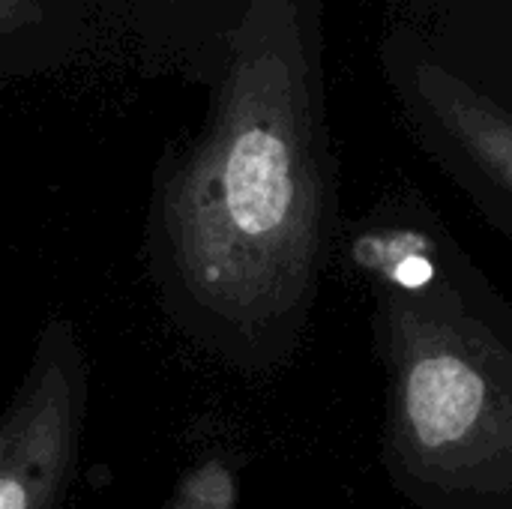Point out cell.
<instances>
[{
  "label": "cell",
  "instance_id": "6da1fadb",
  "mask_svg": "<svg viewBox=\"0 0 512 509\" xmlns=\"http://www.w3.org/2000/svg\"><path fill=\"white\" fill-rule=\"evenodd\" d=\"M165 273L246 357L294 348L318 297L336 192L315 0H246L192 150L171 171Z\"/></svg>",
  "mask_w": 512,
  "mask_h": 509
},
{
  "label": "cell",
  "instance_id": "7a4b0ae2",
  "mask_svg": "<svg viewBox=\"0 0 512 509\" xmlns=\"http://www.w3.org/2000/svg\"><path fill=\"white\" fill-rule=\"evenodd\" d=\"M387 372L384 471L411 509H512V324L480 306L420 228L357 240Z\"/></svg>",
  "mask_w": 512,
  "mask_h": 509
},
{
  "label": "cell",
  "instance_id": "3957f363",
  "mask_svg": "<svg viewBox=\"0 0 512 509\" xmlns=\"http://www.w3.org/2000/svg\"><path fill=\"white\" fill-rule=\"evenodd\" d=\"M414 90L429 123L495 189L512 198V114L438 63H417Z\"/></svg>",
  "mask_w": 512,
  "mask_h": 509
},
{
  "label": "cell",
  "instance_id": "277c9868",
  "mask_svg": "<svg viewBox=\"0 0 512 509\" xmlns=\"http://www.w3.org/2000/svg\"><path fill=\"white\" fill-rule=\"evenodd\" d=\"M45 0H0V39L18 36L21 30L42 27Z\"/></svg>",
  "mask_w": 512,
  "mask_h": 509
},
{
  "label": "cell",
  "instance_id": "5b68a950",
  "mask_svg": "<svg viewBox=\"0 0 512 509\" xmlns=\"http://www.w3.org/2000/svg\"><path fill=\"white\" fill-rule=\"evenodd\" d=\"M0 509H27V495L15 480L0 477Z\"/></svg>",
  "mask_w": 512,
  "mask_h": 509
}]
</instances>
